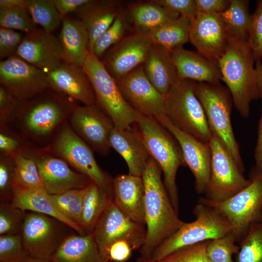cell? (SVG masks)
I'll return each instance as SVG.
<instances>
[{"instance_id": "22", "label": "cell", "mask_w": 262, "mask_h": 262, "mask_svg": "<svg viewBox=\"0 0 262 262\" xmlns=\"http://www.w3.org/2000/svg\"><path fill=\"white\" fill-rule=\"evenodd\" d=\"M46 73L49 88L83 105L96 104L93 87L82 66L64 62Z\"/></svg>"}, {"instance_id": "19", "label": "cell", "mask_w": 262, "mask_h": 262, "mask_svg": "<svg viewBox=\"0 0 262 262\" xmlns=\"http://www.w3.org/2000/svg\"><path fill=\"white\" fill-rule=\"evenodd\" d=\"M191 22L189 41L198 53L218 63L229 41L220 14L197 13Z\"/></svg>"}, {"instance_id": "31", "label": "cell", "mask_w": 262, "mask_h": 262, "mask_svg": "<svg viewBox=\"0 0 262 262\" xmlns=\"http://www.w3.org/2000/svg\"><path fill=\"white\" fill-rule=\"evenodd\" d=\"M191 23L189 19L180 15L175 19L143 33L147 35L152 44L172 52L189 41Z\"/></svg>"}, {"instance_id": "47", "label": "cell", "mask_w": 262, "mask_h": 262, "mask_svg": "<svg viewBox=\"0 0 262 262\" xmlns=\"http://www.w3.org/2000/svg\"><path fill=\"white\" fill-rule=\"evenodd\" d=\"M24 35L20 32L0 27V59L1 61L16 55Z\"/></svg>"}, {"instance_id": "8", "label": "cell", "mask_w": 262, "mask_h": 262, "mask_svg": "<svg viewBox=\"0 0 262 262\" xmlns=\"http://www.w3.org/2000/svg\"><path fill=\"white\" fill-rule=\"evenodd\" d=\"M82 67L93 87L96 104L110 118L115 128L131 129L138 112L124 98L102 61L89 52Z\"/></svg>"}, {"instance_id": "48", "label": "cell", "mask_w": 262, "mask_h": 262, "mask_svg": "<svg viewBox=\"0 0 262 262\" xmlns=\"http://www.w3.org/2000/svg\"><path fill=\"white\" fill-rule=\"evenodd\" d=\"M20 102L8 89L0 84V125L7 124Z\"/></svg>"}, {"instance_id": "43", "label": "cell", "mask_w": 262, "mask_h": 262, "mask_svg": "<svg viewBox=\"0 0 262 262\" xmlns=\"http://www.w3.org/2000/svg\"><path fill=\"white\" fill-rule=\"evenodd\" d=\"M16 165L13 156L0 153V200L11 202L15 184Z\"/></svg>"}, {"instance_id": "24", "label": "cell", "mask_w": 262, "mask_h": 262, "mask_svg": "<svg viewBox=\"0 0 262 262\" xmlns=\"http://www.w3.org/2000/svg\"><path fill=\"white\" fill-rule=\"evenodd\" d=\"M171 56L180 80L220 83L221 74L217 62L183 48L173 50Z\"/></svg>"}, {"instance_id": "58", "label": "cell", "mask_w": 262, "mask_h": 262, "mask_svg": "<svg viewBox=\"0 0 262 262\" xmlns=\"http://www.w3.org/2000/svg\"><path fill=\"white\" fill-rule=\"evenodd\" d=\"M23 262H51V260L28 256Z\"/></svg>"}, {"instance_id": "23", "label": "cell", "mask_w": 262, "mask_h": 262, "mask_svg": "<svg viewBox=\"0 0 262 262\" xmlns=\"http://www.w3.org/2000/svg\"><path fill=\"white\" fill-rule=\"evenodd\" d=\"M113 202L134 221L146 226L145 188L142 177L118 174L113 180Z\"/></svg>"}, {"instance_id": "3", "label": "cell", "mask_w": 262, "mask_h": 262, "mask_svg": "<svg viewBox=\"0 0 262 262\" xmlns=\"http://www.w3.org/2000/svg\"><path fill=\"white\" fill-rule=\"evenodd\" d=\"M131 128L160 167L170 199L179 213V198L176 176L180 166H186L181 147L174 136L155 118L138 112Z\"/></svg>"}, {"instance_id": "29", "label": "cell", "mask_w": 262, "mask_h": 262, "mask_svg": "<svg viewBox=\"0 0 262 262\" xmlns=\"http://www.w3.org/2000/svg\"><path fill=\"white\" fill-rule=\"evenodd\" d=\"M51 262H108L102 255L92 233L68 235L61 242Z\"/></svg>"}, {"instance_id": "30", "label": "cell", "mask_w": 262, "mask_h": 262, "mask_svg": "<svg viewBox=\"0 0 262 262\" xmlns=\"http://www.w3.org/2000/svg\"><path fill=\"white\" fill-rule=\"evenodd\" d=\"M58 38L64 62L82 66L89 53L88 35L82 22L78 18L64 16Z\"/></svg>"}, {"instance_id": "14", "label": "cell", "mask_w": 262, "mask_h": 262, "mask_svg": "<svg viewBox=\"0 0 262 262\" xmlns=\"http://www.w3.org/2000/svg\"><path fill=\"white\" fill-rule=\"evenodd\" d=\"M67 227L51 216L32 212L26 213L20 234L27 255L50 260L68 235L64 231Z\"/></svg>"}, {"instance_id": "32", "label": "cell", "mask_w": 262, "mask_h": 262, "mask_svg": "<svg viewBox=\"0 0 262 262\" xmlns=\"http://www.w3.org/2000/svg\"><path fill=\"white\" fill-rule=\"evenodd\" d=\"M129 15L139 33L148 32L180 16L152 0L134 5L130 9Z\"/></svg>"}, {"instance_id": "35", "label": "cell", "mask_w": 262, "mask_h": 262, "mask_svg": "<svg viewBox=\"0 0 262 262\" xmlns=\"http://www.w3.org/2000/svg\"><path fill=\"white\" fill-rule=\"evenodd\" d=\"M27 10L34 23L47 32L52 33L62 22L63 16L52 0H30Z\"/></svg>"}, {"instance_id": "9", "label": "cell", "mask_w": 262, "mask_h": 262, "mask_svg": "<svg viewBox=\"0 0 262 262\" xmlns=\"http://www.w3.org/2000/svg\"><path fill=\"white\" fill-rule=\"evenodd\" d=\"M197 202L215 209L228 221L239 243L252 226L262 221V175L223 201L213 202L201 196Z\"/></svg>"}, {"instance_id": "41", "label": "cell", "mask_w": 262, "mask_h": 262, "mask_svg": "<svg viewBox=\"0 0 262 262\" xmlns=\"http://www.w3.org/2000/svg\"><path fill=\"white\" fill-rule=\"evenodd\" d=\"M26 214L11 202H0V235L20 233Z\"/></svg>"}, {"instance_id": "11", "label": "cell", "mask_w": 262, "mask_h": 262, "mask_svg": "<svg viewBox=\"0 0 262 262\" xmlns=\"http://www.w3.org/2000/svg\"><path fill=\"white\" fill-rule=\"evenodd\" d=\"M211 149L210 174L203 196L215 202L223 201L248 186L246 178L219 138L212 133L209 141Z\"/></svg>"}, {"instance_id": "33", "label": "cell", "mask_w": 262, "mask_h": 262, "mask_svg": "<svg viewBox=\"0 0 262 262\" xmlns=\"http://www.w3.org/2000/svg\"><path fill=\"white\" fill-rule=\"evenodd\" d=\"M112 198L91 181L86 187L83 200L80 226L85 233H92L102 213Z\"/></svg>"}, {"instance_id": "34", "label": "cell", "mask_w": 262, "mask_h": 262, "mask_svg": "<svg viewBox=\"0 0 262 262\" xmlns=\"http://www.w3.org/2000/svg\"><path fill=\"white\" fill-rule=\"evenodd\" d=\"M249 0H230L228 8L220 14L228 38L248 41L251 14Z\"/></svg>"}, {"instance_id": "59", "label": "cell", "mask_w": 262, "mask_h": 262, "mask_svg": "<svg viewBox=\"0 0 262 262\" xmlns=\"http://www.w3.org/2000/svg\"><path fill=\"white\" fill-rule=\"evenodd\" d=\"M135 262H160L158 261L153 259L151 257L146 258L140 256Z\"/></svg>"}, {"instance_id": "55", "label": "cell", "mask_w": 262, "mask_h": 262, "mask_svg": "<svg viewBox=\"0 0 262 262\" xmlns=\"http://www.w3.org/2000/svg\"><path fill=\"white\" fill-rule=\"evenodd\" d=\"M89 0H52L60 14L64 16L69 13L75 12Z\"/></svg>"}, {"instance_id": "56", "label": "cell", "mask_w": 262, "mask_h": 262, "mask_svg": "<svg viewBox=\"0 0 262 262\" xmlns=\"http://www.w3.org/2000/svg\"><path fill=\"white\" fill-rule=\"evenodd\" d=\"M30 0H0V8L19 7L27 10Z\"/></svg>"}, {"instance_id": "28", "label": "cell", "mask_w": 262, "mask_h": 262, "mask_svg": "<svg viewBox=\"0 0 262 262\" xmlns=\"http://www.w3.org/2000/svg\"><path fill=\"white\" fill-rule=\"evenodd\" d=\"M115 1L89 0L75 12L87 32L89 52L97 38L111 25L119 13Z\"/></svg>"}, {"instance_id": "21", "label": "cell", "mask_w": 262, "mask_h": 262, "mask_svg": "<svg viewBox=\"0 0 262 262\" xmlns=\"http://www.w3.org/2000/svg\"><path fill=\"white\" fill-rule=\"evenodd\" d=\"M16 55L46 73L64 62L58 37L43 29L25 34Z\"/></svg>"}, {"instance_id": "6", "label": "cell", "mask_w": 262, "mask_h": 262, "mask_svg": "<svg viewBox=\"0 0 262 262\" xmlns=\"http://www.w3.org/2000/svg\"><path fill=\"white\" fill-rule=\"evenodd\" d=\"M196 82L180 80L164 96L165 115L181 131L209 143L212 133L203 108L195 92Z\"/></svg>"}, {"instance_id": "37", "label": "cell", "mask_w": 262, "mask_h": 262, "mask_svg": "<svg viewBox=\"0 0 262 262\" xmlns=\"http://www.w3.org/2000/svg\"><path fill=\"white\" fill-rule=\"evenodd\" d=\"M86 188L71 190L60 194H50L59 210L67 218L80 226Z\"/></svg>"}, {"instance_id": "2", "label": "cell", "mask_w": 262, "mask_h": 262, "mask_svg": "<svg viewBox=\"0 0 262 262\" xmlns=\"http://www.w3.org/2000/svg\"><path fill=\"white\" fill-rule=\"evenodd\" d=\"M162 171L150 157L142 178L145 188L146 236L139 249L141 256L150 258L154 251L184 224L179 217L162 178Z\"/></svg>"}, {"instance_id": "42", "label": "cell", "mask_w": 262, "mask_h": 262, "mask_svg": "<svg viewBox=\"0 0 262 262\" xmlns=\"http://www.w3.org/2000/svg\"><path fill=\"white\" fill-rule=\"evenodd\" d=\"M28 256L20 233L0 235V262H23Z\"/></svg>"}, {"instance_id": "53", "label": "cell", "mask_w": 262, "mask_h": 262, "mask_svg": "<svg viewBox=\"0 0 262 262\" xmlns=\"http://www.w3.org/2000/svg\"><path fill=\"white\" fill-rule=\"evenodd\" d=\"M133 250L131 246L127 242H117L112 245L109 249V261L124 262L130 257Z\"/></svg>"}, {"instance_id": "46", "label": "cell", "mask_w": 262, "mask_h": 262, "mask_svg": "<svg viewBox=\"0 0 262 262\" xmlns=\"http://www.w3.org/2000/svg\"><path fill=\"white\" fill-rule=\"evenodd\" d=\"M27 144L7 124L0 125V153L10 156L23 152Z\"/></svg>"}, {"instance_id": "27", "label": "cell", "mask_w": 262, "mask_h": 262, "mask_svg": "<svg viewBox=\"0 0 262 262\" xmlns=\"http://www.w3.org/2000/svg\"><path fill=\"white\" fill-rule=\"evenodd\" d=\"M111 148L125 160L130 175L142 177L150 155L143 142L130 129L114 127L109 136Z\"/></svg>"}, {"instance_id": "40", "label": "cell", "mask_w": 262, "mask_h": 262, "mask_svg": "<svg viewBox=\"0 0 262 262\" xmlns=\"http://www.w3.org/2000/svg\"><path fill=\"white\" fill-rule=\"evenodd\" d=\"M236 242L232 233L209 240L206 248L209 258L212 262H235L232 255H236L240 248Z\"/></svg>"}, {"instance_id": "18", "label": "cell", "mask_w": 262, "mask_h": 262, "mask_svg": "<svg viewBox=\"0 0 262 262\" xmlns=\"http://www.w3.org/2000/svg\"><path fill=\"white\" fill-rule=\"evenodd\" d=\"M178 142L188 166L195 178V189L198 195L204 194L207 187L211 162L209 143L201 142L176 127L166 115L155 118Z\"/></svg>"}, {"instance_id": "52", "label": "cell", "mask_w": 262, "mask_h": 262, "mask_svg": "<svg viewBox=\"0 0 262 262\" xmlns=\"http://www.w3.org/2000/svg\"><path fill=\"white\" fill-rule=\"evenodd\" d=\"M15 183L24 188L28 189L44 188L40 180L36 179L24 169L16 166Z\"/></svg>"}, {"instance_id": "5", "label": "cell", "mask_w": 262, "mask_h": 262, "mask_svg": "<svg viewBox=\"0 0 262 262\" xmlns=\"http://www.w3.org/2000/svg\"><path fill=\"white\" fill-rule=\"evenodd\" d=\"M195 92L203 108L212 133L219 138L244 173L245 165L231 124L233 103L229 89L220 83L196 82Z\"/></svg>"}, {"instance_id": "16", "label": "cell", "mask_w": 262, "mask_h": 262, "mask_svg": "<svg viewBox=\"0 0 262 262\" xmlns=\"http://www.w3.org/2000/svg\"><path fill=\"white\" fill-rule=\"evenodd\" d=\"M0 83L20 101L49 88L47 73L16 55L0 61Z\"/></svg>"}, {"instance_id": "39", "label": "cell", "mask_w": 262, "mask_h": 262, "mask_svg": "<svg viewBox=\"0 0 262 262\" xmlns=\"http://www.w3.org/2000/svg\"><path fill=\"white\" fill-rule=\"evenodd\" d=\"M0 25L25 34L36 29L28 10L19 7L0 8Z\"/></svg>"}, {"instance_id": "12", "label": "cell", "mask_w": 262, "mask_h": 262, "mask_svg": "<svg viewBox=\"0 0 262 262\" xmlns=\"http://www.w3.org/2000/svg\"><path fill=\"white\" fill-rule=\"evenodd\" d=\"M22 153L36 163L43 186L49 194L57 195L71 190L83 189L92 181L86 175L72 169L49 147L40 148L28 145Z\"/></svg>"}, {"instance_id": "49", "label": "cell", "mask_w": 262, "mask_h": 262, "mask_svg": "<svg viewBox=\"0 0 262 262\" xmlns=\"http://www.w3.org/2000/svg\"><path fill=\"white\" fill-rule=\"evenodd\" d=\"M155 3L178 13L191 21L196 16L195 0H152Z\"/></svg>"}, {"instance_id": "13", "label": "cell", "mask_w": 262, "mask_h": 262, "mask_svg": "<svg viewBox=\"0 0 262 262\" xmlns=\"http://www.w3.org/2000/svg\"><path fill=\"white\" fill-rule=\"evenodd\" d=\"M146 231V226L132 220L112 201L98 220L92 234L101 254L109 262L112 245L124 241L133 250L140 249L145 242Z\"/></svg>"}, {"instance_id": "20", "label": "cell", "mask_w": 262, "mask_h": 262, "mask_svg": "<svg viewBox=\"0 0 262 262\" xmlns=\"http://www.w3.org/2000/svg\"><path fill=\"white\" fill-rule=\"evenodd\" d=\"M151 45L146 33L138 32L124 37L112 47L101 61L117 81L143 64Z\"/></svg>"}, {"instance_id": "1", "label": "cell", "mask_w": 262, "mask_h": 262, "mask_svg": "<svg viewBox=\"0 0 262 262\" xmlns=\"http://www.w3.org/2000/svg\"><path fill=\"white\" fill-rule=\"evenodd\" d=\"M77 105L71 98L49 87L20 101L7 125L27 145L47 148Z\"/></svg>"}, {"instance_id": "51", "label": "cell", "mask_w": 262, "mask_h": 262, "mask_svg": "<svg viewBox=\"0 0 262 262\" xmlns=\"http://www.w3.org/2000/svg\"><path fill=\"white\" fill-rule=\"evenodd\" d=\"M197 13L221 14L229 6L230 0H195Z\"/></svg>"}, {"instance_id": "7", "label": "cell", "mask_w": 262, "mask_h": 262, "mask_svg": "<svg viewBox=\"0 0 262 262\" xmlns=\"http://www.w3.org/2000/svg\"><path fill=\"white\" fill-rule=\"evenodd\" d=\"M196 219L184 224L162 243L151 258L160 261L182 248L231 233L228 221L214 208L197 202L193 209Z\"/></svg>"}, {"instance_id": "57", "label": "cell", "mask_w": 262, "mask_h": 262, "mask_svg": "<svg viewBox=\"0 0 262 262\" xmlns=\"http://www.w3.org/2000/svg\"><path fill=\"white\" fill-rule=\"evenodd\" d=\"M255 67L260 98L262 99V61L257 62Z\"/></svg>"}, {"instance_id": "25", "label": "cell", "mask_w": 262, "mask_h": 262, "mask_svg": "<svg viewBox=\"0 0 262 262\" xmlns=\"http://www.w3.org/2000/svg\"><path fill=\"white\" fill-rule=\"evenodd\" d=\"M11 203L13 206L24 211H29L53 217L76 233L81 235L86 234L80 226L69 220L59 210L50 194L44 188L28 189L15 183Z\"/></svg>"}, {"instance_id": "44", "label": "cell", "mask_w": 262, "mask_h": 262, "mask_svg": "<svg viewBox=\"0 0 262 262\" xmlns=\"http://www.w3.org/2000/svg\"><path fill=\"white\" fill-rule=\"evenodd\" d=\"M248 43L252 50L255 63L262 58V0H257L251 14Z\"/></svg>"}, {"instance_id": "10", "label": "cell", "mask_w": 262, "mask_h": 262, "mask_svg": "<svg viewBox=\"0 0 262 262\" xmlns=\"http://www.w3.org/2000/svg\"><path fill=\"white\" fill-rule=\"evenodd\" d=\"M49 147L74 170L89 177L113 199L114 178L99 167L93 150L74 132L68 122L60 129Z\"/></svg>"}, {"instance_id": "4", "label": "cell", "mask_w": 262, "mask_h": 262, "mask_svg": "<svg viewBox=\"0 0 262 262\" xmlns=\"http://www.w3.org/2000/svg\"><path fill=\"white\" fill-rule=\"evenodd\" d=\"M228 39L225 52L218 62L221 81L226 83L240 115L246 118L251 102L260 98L255 60L248 41Z\"/></svg>"}, {"instance_id": "17", "label": "cell", "mask_w": 262, "mask_h": 262, "mask_svg": "<svg viewBox=\"0 0 262 262\" xmlns=\"http://www.w3.org/2000/svg\"><path fill=\"white\" fill-rule=\"evenodd\" d=\"M115 82L124 98L136 111L155 118L165 115L164 96L148 80L143 64Z\"/></svg>"}, {"instance_id": "45", "label": "cell", "mask_w": 262, "mask_h": 262, "mask_svg": "<svg viewBox=\"0 0 262 262\" xmlns=\"http://www.w3.org/2000/svg\"><path fill=\"white\" fill-rule=\"evenodd\" d=\"M209 241L180 249L158 261L160 262H212L209 258L206 251Z\"/></svg>"}, {"instance_id": "26", "label": "cell", "mask_w": 262, "mask_h": 262, "mask_svg": "<svg viewBox=\"0 0 262 262\" xmlns=\"http://www.w3.org/2000/svg\"><path fill=\"white\" fill-rule=\"evenodd\" d=\"M143 66L148 80L164 96L180 80L171 51L160 46L152 44Z\"/></svg>"}, {"instance_id": "15", "label": "cell", "mask_w": 262, "mask_h": 262, "mask_svg": "<svg viewBox=\"0 0 262 262\" xmlns=\"http://www.w3.org/2000/svg\"><path fill=\"white\" fill-rule=\"evenodd\" d=\"M68 123L93 151L102 156L109 154L111 148L110 134L115 127L110 118L96 104L78 105Z\"/></svg>"}, {"instance_id": "54", "label": "cell", "mask_w": 262, "mask_h": 262, "mask_svg": "<svg viewBox=\"0 0 262 262\" xmlns=\"http://www.w3.org/2000/svg\"><path fill=\"white\" fill-rule=\"evenodd\" d=\"M13 158L16 167L24 169L36 179L40 180L37 165L33 160L22 152L14 155Z\"/></svg>"}, {"instance_id": "50", "label": "cell", "mask_w": 262, "mask_h": 262, "mask_svg": "<svg viewBox=\"0 0 262 262\" xmlns=\"http://www.w3.org/2000/svg\"><path fill=\"white\" fill-rule=\"evenodd\" d=\"M254 157L255 164L252 167L249 173V179L251 180L262 175V108L259 121L257 139L254 148Z\"/></svg>"}, {"instance_id": "38", "label": "cell", "mask_w": 262, "mask_h": 262, "mask_svg": "<svg viewBox=\"0 0 262 262\" xmlns=\"http://www.w3.org/2000/svg\"><path fill=\"white\" fill-rule=\"evenodd\" d=\"M127 25L126 16L119 12L111 25L96 40L91 53L100 59L109 49L124 38Z\"/></svg>"}, {"instance_id": "36", "label": "cell", "mask_w": 262, "mask_h": 262, "mask_svg": "<svg viewBox=\"0 0 262 262\" xmlns=\"http://www.w3.org/2000/svg\"><path fill=\"white\" fill-rule=\"evenodd\" d=\"M238 244L235 262H262V221L252 226Z\"/></svg>"}]
</instances>
